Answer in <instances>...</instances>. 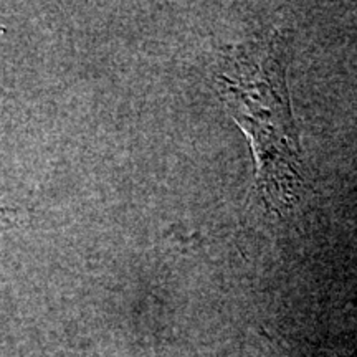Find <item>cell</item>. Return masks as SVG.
I'll return each instance as SVG.
<instances>
[{
    "label": "cell",
    "mask_w": 357,
    "mask_h": 357,
    "mask_svg": "<svg viewBox=\"0 0 357 357\" xmlns=\"http://www.w3.org/2000/svg\"><path fill=\"white\" fill-rule=\"evenodd\" d=\"M218 84L231 116L252 139L257 158L255 194L266 208L284 212L303 184L298 134L284 83V37L231 48Z\"/></svg>",
    "instance_id": "cell-1"
}]
</instances>
